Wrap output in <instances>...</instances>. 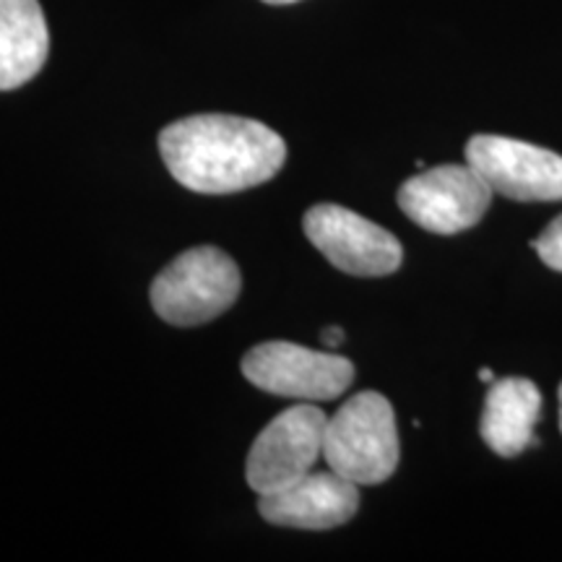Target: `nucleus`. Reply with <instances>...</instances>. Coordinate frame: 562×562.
<instances>
[{
  "mask_svg": "<svg viewBox=\"0 0 562 562\" xmlns=\"http://www.w3.org/2000/svg\"><path fill=\"white\" fill-rule=\"evenodd\" d=\"M492 188L472 165H440L398 188V209L432 235H459L482 222Z\"/></svg>",
  "mask_w": 562,
  "mask_h": 562,
  "instance_id": "nucleus-6",
  "label": "nucleus"
},
{
  "mask_svg": "<svg viewBox=\"0 0 562 562\" xmlns=\"http://www.w3.org/2000/svg\"><path fill=\"white\" fill-rule=\"evenodd\" d=\"M321 339H323V344H328V347H339V344L344 341V331L339 326H328V328H323Z\"/></svg>",
  "mask_w": 562,
  "mask_h": 562,
  "instance_id": "nucleus-13",
  "label": "nucleus"
},
{
  "mask_svg": "<svg viewBox=\"0 0 562 562\" xmlns=\"http://www.w3.org/2000/svg\"><path fill=\"white\" fill-rule=\"evenodd\" d=\"M50 55V30L40 0H0V91L24 87Z\"/></svg>",
  "mask_w": 562,
  "mask_h": 562,
  "instance_id": "nucleus-11",
  "label": "nucleus"
},
{
  "mask_svg": "<svg viewBox=\"0 0 562 562\" xmlns=\"http://www.w3.org/2000/svg\"><path fill=\"white\" fill-rule=\"evenodd\" d=\"M360 508V484L341 474L311 472L292 487L263 495L258 513L273 526L302 531H328L355 518Z\"/></svg>",
  "mask_w": 562,
  "mask_h": 562,
  "instance_id": "nucleus-9",
  "label": "nucleus"
},
{
  "mask_svg": "<svg viewBox=\"0 0 562 562\" xmlns=\"http://www.w3.org/2000/svg\"><path fill=\"white\" fill-rule=\"evenodd\" d=\"M558 396H560V430H562V383H560V391H558Z\"/></svg>",
  "mask_w": 562,
  "mask_h": 562,
  "instance_id": "nucleus-16",
  "label": "nucleus"
},
{
  "mask_svg": "<svg viewBox=\"0 0 562 562\" xmlns=\"http://www.w3.org/2000/svg\"><path fill=\"white\" fill-rule=\"evenodd\" d=\"M237 263L214 245L186 250L151 281V307L170 326L193 328L220 318L240 297Z\"/></svg>",
  "mask_w": 562,
  "mask_h": 562,
  "instance_id": "nucleus-3",
  "label": "nucleus"
},
{
  "mask_svg": "<svg viewBox=\"0 0 562 562\" xmlns=\"http://www.w3.org/2000/svg\"><path fill=\"white\" fill-rule=\"evenodd\" d=\"M542 417V393L529 378H501L492 381L484 412L480 419V435L492 453L503 459H516L533 446V425Z\"/></svg>",
  "mask_w": 562,
  "mask_h": 562,
  "instance_id": "nucleus-10",
  "label": "nucleus"
},
{
  "mask_svg": "<svg viewBox=\"0 0 562 562\" xmlns=\"http://www.w3.org/2000/svg\"><path fill=\"white\" fill-rule=\"evenodd\" d=\"M480 381L492 383V381H495V372H492L490 368H482V370H480Z\"/></svg>",
  "mask_w": 562,
  "mask_h": 562,
  "instance_id": "nucleus-14",
  "label": "nucleus"
},
{
  "mask_svg": "<svg viewBox=\"0 0 562 562\" xmlns=\"http://www.w3.org/2000/svg\"><path fill=\"white\" fill-rule=\"evenodd\" d=\"M307 240L336 269L360 279L389 277L404 261V248L389 229L336 203H318L302 220Z\"/></svg>",
  "mask_w": 562,
  "mask_h": 562,
  "instance_id": "nucleus-7",
  "label": "nucleus"
},
{
  "mask_svg": "<svg viewBox=\"0 0 562 562\" xmlns=\"http://www.w3.org/2000/svg\"><path fill=\"white\" fill-rule=\"evenodd\" d=\"M328 417L318 406L300 404L281 412L252 442L245 476L258 497L292 487L313 472L323 456V432Z\"/></svg>",
  "mask_w": 562,
  "mask_h": 562,
  "instance_id": "nucleus-5",
  "label": "nucleus"
},
{
  "mask_svg": "<svg viewBox=\"0 0 562 562\" xmlns=\"http://www.w3.org/2000/svg\"><path fill=\"white\" fill-rule=\"evenodd\" d=\"M323 459L331 472L360 487L391 480L398 467V430L389 398L362 391L339 406L326 422Z\"/></svg>",
  "mask_w": 562,
  "mask_h": 562,
  "instance_id": "nucleus-2",
  "label": "nucleus"
},
{
  "mask_svg": "<svg viewBox=\"0 0 562 562\" xmlns=\"http://www.w3.org/2000/svg\"><path fill=\"white\" fill-rule=\"evenodd\" d=\"M159 154L182 188L229 195L263 186L284 167L286 144L269 125L240 115H191L159 133Z\"/></svg>",
  "mask_w": 562,
  "mask_h": 562,
  "instance_id": "nucleus-1",
  "label": "nucleus"
},
{
  "mask_svg": "<svg viewBox=\"0 0 562 562\" xmlns=\"http://www.w3.org/2000/svg\"><path fill=\"white\" fill-rule=\"evenodd\" d=\"M243 375L266 393L300 402H331L355 381V364L331 351L292 341H263L243 357Z\"/></svg>",
  "mask_w": 562,
  "mask_h": 562,
  "instance_id": "nucleus-4",
  "label": "nucleus"
},
{
  "mask_svg": "<svg viewBox=\"0 0 562 562\" xmlns=\"http://www.w3.org/2000/svg\"><path fill=\"white\" fill-rule=\"evenodd\" d=\"M531 248L539 252V261L562 273V214L547 224L537 240H531Z\"/></svg>",
  "mask_w": 562,
  "mask_h": 562,
  "instance_id": "nucleus-12",
  "label": "nucleus"
},
{
  "mask_svg": "<svg viewBox=\"0 0 562 562\" xmlns=\"http://www.w3.org/2000/svg\"><path fill=\"white\" fill-rule=\"evenodd\" d=\"M467 165L482 175L492 193L521 203L562 201V157L542 146L480 133L467 144Z\"/></svg>",
  "mask_w": 562,
  "mask_h": 562,
  "instance_id": "nucleus-8",
  "label": "nucleus"
},
{
  "mask_svg": "<svg viewBox=\"0 0 562 562\" xmlns=\"http://www.w3.org/2000/svg\"><path fill=\"white\" fill-rule=\"evenodd\" d=\"M263 3H271V5H290V3H297V0H263Z\"/></svg>",
  "mask_w": 562,
  "mask_h": 562,
  "instance_id": "nucleus-15",
  "label": "nucleus"
}]
</instances>
